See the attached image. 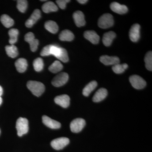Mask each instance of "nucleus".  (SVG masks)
I'll list each match as a JSON object with an SVG mask.
<instances>
[{
  "instance_id": "1",
  "label": "nucleus",
  "mask_w": 152,
  "mask_h": 152,
  "mask_svg": "<svg viewBox=\"0 0 152 152\" xmlns=\"http://www.w3.org/2000/svg\"><path fill=\"white\" fill-rule=\"evenodd\" d=\"M28 88L32 93L37 96H40L45 91V86L42 83L36 81H29L27 84Z\"/></svg>"
},
{
  "instance_id": "2",
  "label": "nucleus",
  "mask_w": 152,
  "mask_h": 152,
  "mask_svg": "<svg viewBox=\"0 0 152 152\" xmlns=\"http://www.w3.org/2000/svg\"><path fill=\"white\" fill-rule=\"evenodd\" d=\"M18 135L22 137L28 133V121L26 118H19L17 120L16 125Z\"/></svg>"
},
{
  "instance_id": "3",
  "label": "nucleus",
  "mask_w": 152,
  "mask_h": 152,
  "mask_svg": "<svg viewBox=\"0 0 152 152\" xmlns=\"http://www.w3.org/2000/svg\"><path fill=\"white\" fill-rule=\"evenodd\" d=\"M98 24L99 27L101 28H108L113 25V18L111 14H104L99 18Z\"/></svg>"
},
{
  "instance_id": "4",
  "label": "nucleus",
  "mask_w": 152,
  "mask_h": 152,
  "mask_svg": "<svg viewBox=\"0 0 152 152\" xmlns=\"http://www.w3.org/2000/svg\"><path fill=\"white\" fill-rule=\"evenodd\" d=\"M129 81L133 88L136 89H142L146 86V82L142 78L137 75L131 76Z\"/></svg>"
},
{
  "instance_id": "5",
  "label": "nucleus",
  "mask_w": 152,
  "mask_h": 152,
  "mask_svg": "<svg viewBox=\"0 0 152 152\" xmlns=\"http://www.w3.org/2000/svg\"><path fill=\"white\" fill-rule=\"evenodd\" d=\"M86 122L84 119L81 118H78L73 120L71 123V130L72 132L77 133L80 132L83 129L85 126Z\"/></svg>"
},
{
  "instance_id": "6",
  "label": "nucleus",
  "mask_w": 152,
  "mask_h": 152,
  "mask_svg": "<svg viewBox=\"0 0 152 152\" xmlns=\"http://www.w3.org/2000/svg\"><path fill=\"white\" fill-rule=\"evenodd\" d=\"M69 75L66 72H62L53 79L52 83L55 87H59L65 84L69 80Z\"/></svg>"
},
{
  "instance_id": "7",
  "label": "nucleus",
  "mask_w": 152,
  "mask_h": 152,
  "mask_svg": "<svg viewBox=\"0 0 152 152\" xmlns=\"http://www.w3.org/2000/svg\"><path fill=\"white\" fill-rule=\"evenodd\" d=\"M69 142V140L68 138L64 137L58 138L52 141L51 145L55 150H61L67 145Z\"/></svg>"
},
{
  "instance_id": "8",
  "label": "nucleus",
  "mask_w": 152,
  "mask_h": 152,
  "mask_svg": "<svg viewBox=\"0 0 152 152\" xmlns=\"http://www.w3.org/2000/svg\"><path fill=\"white\" fill-rule=\"evenodd\" d=\"M25 40L30 45V48L32 51L35 52L39 45V40L35 38L34 34L32 32L27 33L25 36Z\"/></svg>"
},
{
  "instance_id": "9",
  "label": "nucleus",
  "mask_w": 152,
  "mask_h": 152,
  "mask_svg": "<svg viewBox=\"0 0 152 152\" xmlns=\"http://www.w3.org/2000/svg\"><path fill=\"white\" fill-rule=\"evenodd\" d=\"M140 26L138 24H135L131 27L129 31V37L133 42H137L140 38Z\"/></svg>"
},
{
  "instance_id": "10",
  "label": "nucleus",
  "mask_w": 152,
  "mask_h": 152,
  "mask_svg": "<svg viewBox=\"0 0 152 152\" xmlns=\"http://www.w3.org/2000/svg\"><path fill=\"white\" fill-rule=\"evenodd\" d=\"M69 96L67 95L64 94L57 96L55 98L54 101L57 104L59 105L63 108H66L70 105Z\"/></svg>"
},
{
  "instance_id": "11",
  "label": "nucleus",
  "mask_w": 152,
  "mask_h": 152,
  "mask_svg": "<svg viewBox=\"0 0 152 152\" xmlns=\"http://www.w3.org/2000/svg\"><path fill=\"white\" fill-rule=\"evenodd\" d=\"M42 119L43 123L48 127L52 129H58L61 128V123L46 115L43 116Z\"/></svg>"
},
{
  "instance_id": "12",
  "label": "nucleus",
  "mask_w": 152,
  "mask_h": 152,
  "mask_svg": "<svg viewBox=\"0 0 152 152\" xmlns=\"http://www.w3.org/2000/svg\"><path fill=\"white\" fill-rule=\"evenodd\" d=\"M101 62L106 66L115 65L119 64L120 59L117 56H102L100 58Z\"/></svg>"
},
{
  "instance_id": "13",
  "label": "nucleus",
  "mask_w": 152,
  "mask_h": 152,
  "mask_svg": "<svg viewBox=\"0 0 152 152\" xmlns=\"http://www.w3.org/2000/svg\"><path fill=\"white\" fill-rule=\"evenodd\" d=\"M41 16L40 11L38 9H36L31 15L29 18L26 22V26L28 28H31L34 26Z\"/></svg>"
},
{
  "instance_id": "14",
  "label": "nucleus",
  "mask_w": 152,
  "mask_h": 152,
  "mask_svg": "<svg viewBox=\"0 0 152 152\" xmlns=\"http://www.w3.org/2000/svg\"><path fill=\"white\" fill-rule=\"evenodd\" d=\"M73 17L75 23L78 27L83 26L86 24L85 16L81 11H76L74 12Z\"/></svg>"
},
{
  "instance_id": "15",
  "label": "nucleus",
  "mask_w": 152,
  "mask_h": 152,
  "mask_svg": "<svg viewBox=\"0 0 152 152\" xmlns=\"http://www.w3.org/2000/svg\"><path fill=\"white\" fill-rule=\"evenodd\" d=\"M110 7L112 11L120 15L126 13L128 11L126 6L124 5L120 4L116 2L111 3Z\"/></svg>"
},
{
  "instance_id": "16",
  "label": "nucleus",
  "mask_w": 152,
  "mask_h": 152,
  "mask_svg": "<svg viewBox=\"0 0 152 152\" xmlns=\"http://www.w3.org/2000/svg\"><path fill=\"white\" fill-rule=\"evenodd\" d=\"M85 38L93 44H97L99 41L100 37L94 31H87L84 34Z\"/></svg>"
},
{
  "instance_id": "17",
  "label": "nucleus",
  "mask_w": 152,
  "mask_h": 152,
  "mask_svg": "<svg viewBox=\"0 0 152 152\" xmlns=\"http://www.w3.org/2000/svg\"><path fill=\"white\" fill-rule=\"evenodd\" d=\"M108 92L107 89L101 88L96 92L93 98V101L94 102H99L103 100L107 96Z\"/></svg>"
},
{
  "instance_id": "18",
  "label": "nucleus",
  "mask_w": 152,
  "mask_h": 152,
  "mask_svg": "<svg viewBox=\"0 0 152 152\" xmlns=\"http://www.w3.org/2000/svg\"><path fill=\"white\" fill-rule=\"evenodd\" d=\"M116 36L115 33L113 31H109L105 33L102 39L104 45L107 47L110 46L114 39L115 38Z\"/></svg>"
},
{
  "instance_id": "19",
  "label": "nucleus",
  "mask_w": 152,
  "mask_h": 152,
  "mask_svg": "<svg viewBox=\"0 0 152 152\" xmlns=\"http://www.w3.org/2000/svg\"><path fill=\"white\" fill-rule=\"evenodd\" d=\"M15 65L18 72L20 73L24 72L27 68V61L26 59L20 58L17 60Z\"/></svg>"
},
{
  "instance_id": "20",
  "label": "nucleus",
  "mask_w": 152,
  "mask_h": 152,
  "mask_svg": "<svg viewBox=\"0 0 152 152\" xmlns=\"http://www.w3.org/2000/svg\"><path fill=\"white\" fill-rule=\"evenodd\" d=\"M75 36L72 31L69 30L63 31L59 36V38L61 41L70 42L74 39Z\"/></svg>"
},
{
  "instance_id": "21",
  "label": "nucleus",
  "mask_w": 152,
  "mask_h": 152,
  "mask_svg": "<svg viewBox=\"0 0 152 152\" xmlns=\"http://www.w3.org/2000/svg\"><path fill=\"white\" fill-rule=\"evenodd\" d=\"M42 10L44 12L48 13L50 12H56L58 8L56 4L52 1L47 2L42 6Z\"/></svg>"
},
{
  "instance_id": "22",
  "label": "nucleus",
  "mask_w": 152,
  "mask_h": 152,
  "mask_svg": "<svg viewBox=\"0 0 152 152\" xmlns=\"http://www.w3.org/2000/svg\"><path fill=\"white\" fill-rule=\"evenodd\" d=\"M97 83L96 81H92L89 83L85 87L83 91V94L85 96H88L96 88Z\"/></svg>"
},
{
  "instance_id": "23",
  "label": "nucleus",
  "mask_w": 152,
  "mask_h": 152,
  "mask_svg": "<svg viewBox=\"0 0 152 152\" xmlns=\"http://www.w3.org/2000/svg\"><path fill=\"white\" fill-rule=\"evenodd\" d=\"M45 27L48 31L52 34H56L58 31V26L56 22L49 20L46 22Z\"/></svg>"
},
{
  "instance_id": "24",
  "label": "nucleus",
  "mask_w": 152,
  "mask_h": 152,
  "mask_svg": "<svg viewBox=\"0 0 152 152\" xmlns=\"http://www.w3.org/2000/svg\"><path fill=\"white\" fill-rule=\"evenodd\" d=\"M5 50L7 54L11 58H15L18 54V48L14 45L7 46L5 47Z\"/></svg>"
},
{
  "instance_id": "25",
  "label": "nucleus",
  "mask_w": 152,
  "mask_h": 152,
  "mask_svg": "<svg viewBox=\"0 0 152 152\" xmlns=\"http://www.w3.org/2000/svg\"><path fill=\"white\" fill-rule=\"evenodd\" d=\"M1 21L7 28H10L14 24V21L12 18L7 15H3L1 17Z\"/></svg>"
},
{
  "instance_id": "26",
  "label": "nucleus",
  "mask_w": 152,
  "mask_h": 152,
  "mask_svg": "<svg viewBox=\"0 0 152 152\" xmlns=\"http://www.w3.org/2000/svg\"><path fill=\"white\" fill-rule=\"evenodd\" d=\"M9 35L10 37L9 42L11 45H14L18 40L19 34L18 30L16 28H12L9 31Z\"/></svg>"
},
{
  "instance_id": "27",
  "label": "nucleus",
  "mask_w": 152,
  "mask_h": 152,
  "mask_svg": "<svg viewBox=\"0 0 152 152\" xmlns=\"http://www.w3.org/2000/svg\"><path fill=\"white\" fill-rule=\"evenodd\" d=\"M63 68V66L61 63L59 61H56L49 67V70L52 73H56L61 71Z\"/></svg>"
},
{
  "instance_id": "28",
  "label": "nucleus",
  "mask_w": 152,
  "mask_h": 152,
  "mask_svg": "<svg viewBox=\"0 0 152 152\" xmlns=\"http://www.w3.org/2000/svg\"><path fill=\"white\" fill-rule=\"evenodd\" d=\"M128 67L127 64H118L113 66L112 69L115 73L120 74L124 72Z\"/></svg>"
},
{
  "instance_id": "29",
  "label": "nucleus",
  "mask_w": 152,
  "mask_h": 152,
  "mask_svg": "<svg viewBox=\"0 0 152 152\" xmlns=\"http://www.w3.org/2000/svg\"><path fill=\"white\" fill-rule=\"evenodd\" d=\"M145 67L149 71H152V52H148L145 57Z\"/></svg>"
},
{
  "instance_id": "30",
  "label": "nucleus",
  "mask_w": 152,
  "mask_h": 152,
  "mask_svg": "<svg viewBox=\"0 0 152 152\" xmlns=\"http://www.w3.org/2000/svg\"><path fill=\"white\" fill-rule=\"evenodd\" d=\"M33 66L35 70L38 72H40L44 68V62L42 59L40 58H37L34 61Z\"/></svg>"
},
{
  "instance_id": "31",
  "label": "nucleus",
  "mask_w": 152,
  "mask_h": 152,
  "mask_svg": "<svg viewBox=\"0 0 152 152\" xmlns=\"http://www.w3.org/2000/svg\"><path fill=\"white\" fill-rule=\"evenodd\" d=\"M17 7L20 12L24 13L27 9V1L26 0H18L17 1Z\"/></svg>"
},
{
  "instance_id": "32",
  "label": "nucleus",
  "mask_w": 152,
  "mask_h": 152,
  "mask_svg": "<svg viewBox=\"0 0 152 152\" xmlns=\"http://www.w3.org/2000/svg\"><path fill=\"white\" fill-rule=\"evenodd\" d=\"M57 58L63 62H67L69 60V57L67 52L65 49L61 48V51Z\"/></svg>"
},
{
  "instance_id": "33",
  "label": "nucleus",
  "mask_w": 152,
  "mask_h": 152,
  "mask_svg": "<svg viewBox=\"0 0 152 152\" xmlns=\"http://www.w3.org/2000/svg\"><path fill=\"white\" fill-rule=\"evenodd\" d=\"M52 45H48L44 47L41 51L40 55L42 56H46L50 55V49Z\"/></svg>"
},
{
  "instance_id": "34",
  "label": "nucleus",
  "mask_w": 152,
  "mask_h": 152,
  "mask_svg": "<svg viewBox=\"0 0 152 152\" xmlns=\"http://www.w3.org/2000/svg\"><path fill=\"white\" fill-rule=\"evenodd\" d=\"M70 1L69 0H58L56 1L58 7L63 10L65 9L67 3L69 2Z\"/></svg>"
},
{
  "instance_id": "35",
  "label": "nucleus",
  "mask_w": 152,
  "mask_h": 152,
  "mask_svg": "<svg viewBox=\"0 0 152 152\" xmlns=\"http://www.w3.org/2000/svg\"><path fill=\"white\" fill-rule=\"evenodd\" d=\"M77 1L81 4H85L88 1V0H78Z\"/></svg>"
},
{
  "instance_id": "36",
  "label": "nucleus",
  "mask_w": 152,
  "mask_h": 152,
  "mask_svg": "<svg viewBox=\"0 0 152 152\" xmlns=\"http://www.w3.org/2000/svg\"><path fill=\"white\" fill-rule=\"evenodd\" d=\"M3 93V88L1 86H0V97H1V95H2Z\"/></svg>"
},
{
  "instance_id": "37",
  "label": "nucleus",
  "mask_w": 152,
  "mask_h": 152,
  "mask_svg": "<svg viewBox=\"0 0 152 152\" xmlns=\"http://www.w3.org/2000/svg\"><path fill=\"white\" fill-rule=\"evenodd\" d=\"M2 103V99L0 97V105Z\"/></svg>"
},
{
  "instance_id": "38",
  "label": "nucleus",
  "mask_w": 152,
  "mask_h": 152,
  "mask_svg": "<svg viewBox=\"0 0 152 152\" xmlns=\"http://www.w3.org/2000/svg\"><path fill=\"white\" fill-rule=\"evenodd\" d=\"M0 133H1V131H0Z\"/></svg>"
}]
</instances>
